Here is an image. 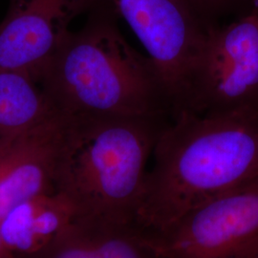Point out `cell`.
Segmentation results:
<instances>
[{"mask_svg": "<svg viewBox=\"0 0 258 258\" xmlns=\"http://www.w3.org/2000/svg\"><path fill=\"white\" fill-rule=\"evenodd\" d=\"M109 0L70 32L39 85L53 109L64 115L173 116L166 85L148 55L131 46Z\"/></svg>", "mask_w": 258, "mask_h": 258, "instance_id": "cell-2", "label": "cell"}, {"mask_svg": "<svg viewBox=\"0 0 258 258\" xmlns=\"http://www.w3.org/2000/svg\"><path fill=\"white\" fill-rule=\"evenodd\" d=\"M55 112L33 78L0 72V150Z\"/></svg>", "mask_w": 258, "mask_h": 258, "instance_id": "cell-11", "label": "cell"}, {"mask_svg": "<svg viewBox=\"0 0 258 258\" xmlns=\"http://www.w3.org/2000/svg\"><path fill=\"white\" fill-rule=\"evenodd\" d=\"M204 23L212 28L225 19H238L258 9L256 0H188Z\"/></svg>", "mask_w": 258, "mask_h": 258, "instance_id": "cell-12", "label": "cell"}, {"mask_svg": "<svg viewBox=\"0 0 258 258\" xmlns=\"http://www.w3.org/2000/svg\"><path fill=\"white\" fill-rule=\"evenodd\" d=\"M1 223H2V218L0 217V258L12 257L13 255L10 253L9 250L5 248L4 243H3L2 233H1Z\"/></svg>", "mask_w": 258, "mask_h": 258, "instance_id": "cell-13", "label": "cell"}, {"mask_svg": "<svg viewBox=\"0 0 258 258\" xmlns=\"http://www.w3.org/2000/svg\"><path fill=\"white\" fill-rule=\"evenodd\" d=\"M65 115L55 112L0 150V217L38 194H53Z\"/></svg>", "mask_w": 258, "mask_h": 258, "instance_id": "cell-8", "label": "cell"}, {"mask_svg": "<svg viewBox=\"0 0 258 258\" xmlns=\"http://www.w3.org/2000/svg\"><path fill=\"white\" fill-rule=\"evenodd\" d=\"M105 0H10L0 23V72L39 81L70 34L72 21Z\"/></svg>", "mask_w": 258, "mask_h": 258, "instance_id": "cell-7", "label": "cell"}, {"mask_svg": "<svg viewBox=\"0 0 258 258\" xmlns=\"http://www.w3.org/2000/svg\"><path fill=\"white\" fill-rule=\"evenodd\" d=\"M161 75L173 115L184 108L212 28L188 0H109Z\"/></svg>", "mask_w": 258, "mask_h": 258, "instance_id": "cell-4", "label": "cell"}, {"mask_svg": "<svg viewBox=\"0 0 258 258\" xmlns=\"http://www.w3.org/2000/svg\"><path fill=\"white\" fill-rule=\"evenodd\" d=\"M152 238L156 258H250L258 243V180L195 207Z\"/></svg>", "mask_w": 258, "mask_h": 258, "instance_id": "cell-5", "label": "cell"}, {"mask_svg": "<svg viewBox=\"0 0 258 258\" xmlns=\"http://www.w3.org/2000/svg\"><path fill=\"white\" fill-rule=\"evenodd\" d=\"M75 214L73 205L58 192L38 194L18 204L5 214L1 233L10 253L36 257Z\"/></svg>", "mask_w": 258, "mask_h": 258, "instance_id": "cell-10", "label": "cell"}, {"mask_svg": "<svg viewBox=\"0 0 258 258\" xmlns=\"http://www.w3.org/2000/svg\"><path fill=\"white\" fill-rule=\"evenodd\" d=\"M138 221L152 235L195 207L258 180V108L179 111L157 140Z\"/></svg>", "mask_w": 258, "mask_h": 258, "instance_id": "cell-1", "label": "cell"}, {"mask_svg": "<svg viewBox=\"0 0 258 258\" xmlns=\"http://www.w3.org/2000/svg\"><path fill=\"white\" fill-rule=\"evenodd\" d=\"M258 108V9L211 29L183 110Z\"/></svg>", "mask_w": 258, "mask_h": 258, "instance_id": "cell-6", "label": "cell"}, {"mask_svg": "<svg viewBox=\"0 0 258 258\" xmlns=\"http://www.w3.org/2000/svg\"><path fill=\"white\" fill-rule=\"evenodd\" d=\"M36 257L156 258V250L138 221L74 215Z\"/></svg>", "mask_w": 258, "mask_h": 258, "instance_id": "cell-9", "label": "cell"}, {"mask_svg": "<svg viewBox=\"0 0 258 258\" xmlns=\"http://www.w3.org/2000/svg\"><path fill=\"white\" fill-rule=\"evenodd\" d=\"M250 258H258V243L256 244V246H255V248L253 249V251H252V253H251V256Z\"/></svg>", "mask_w": 258, "mask_h": 258, "instance_id": "cell-14", "label": "cell"}, {"mask_svg": "<svg viewBox=\"0 0 258 258\" xmlns=\"http://www.w3.org/2000/svg\"><path fill=\"white\" fill-rule=\"evenodd\" d=\"M166 124V116L65 115L55 192L74 215L138 221L148 160Z\"/></svg>", "mask_w": 258, "mask_h": 258, "instance_id": "cell-3", "label": "cell"}]
</instances>
